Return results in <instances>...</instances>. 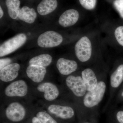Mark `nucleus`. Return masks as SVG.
<instances>
[{"label": "nucleus", "mask_w": 123, "mask_h": 123, "mask_svg": "<svg viewBox=\"0 0 123 123\" xmlns=\"http://www.w3.org/2000/svg\"><path fill=\"white\" fill-rule=\"evenodd\" d=\"M32 123H42L39 119L36 117H33L32 120Z\"/></svg>", "instance_id": "obj_26"}, {"label": "nucleus", "mask_w": 123, "mask_h": 123, "mask_svg": "<svg viewBox=\"0 0 123 123\" xmlns=\"http://www.w3.org/2000/svg\"><path fill=\"white\" fill-rule=\"evenodd\" d=\"M27 75L34 82L39 83L43 81L46 75L45 68L39 66L29 65L27 68Z\"/></svg>", "instance_id": "obj_13"}, {"label": "nucleus", "mask_w": 123, "mask_h": 123, "mask_svg": "<svg viewBox=\"0 0 123 123\" xmlns=\"http://www.w3.org/2000/svg\"><path fill=\"white\" fill-rule=\"evenodd\" d=\"M25 112L24 107L16 102L10 104L6 111L7 118L13 122H19L22 120L25 116Z\"/></svg>", "instance_id": "obj_7"}, {"label": "nucleus", "mask_w": 123, "mask_h": 123, "mask_svg": "<svg viewBox=\"0 0 123 123\" xmlns=\"http://www.w3.org/2000/svg\"><path fill=\"white\" fill-rule=\"evenodd\" d=\"M113 5L120 17L123 18V0H115Z\"/></svg>", "instance_id": "obj_23"}, {"label": "nucleus", "mask_w": 123, "mask_h": 123, "mask_svg": "<svg viewBox=\"0 0 123 123\" xmlns=\"http://www.w3.org/2000/svg\"><path fill=\"white\" fill-rule=\"evenodd\" d=\"M66 85L77 97L85 96L87 92L84 80L80 76H69L66 80Z\"/></svg>", "instance_id": "obj_5"}, {"label": "nucleus", "mask_w": 123, "mask_h": 123, "mask_svg": "<svg viewBox=\"0 0 123 123\" xmlns=\"http://www.w3.org/2000/svg\"><path fill=\"white\" fill-rule=\"evenodd\" d=\"M27 92V85L23 80L12 82L5 90V93L8 97H23L26 95Z\"/></svg>", "instance_id": "obj_6"}, {"label": "nucleus", "mask_w": 123, "mask_h": 123, "mask_svg": "<svg viewBox=\"0 0 123 123\" xmlns=\"http://www.w3.org/2000/svg\"><path fill=\"white\" fill-rule=\"evenodd\" d=\"M123 81V64L118 66L110 77V84L112 88H118Z\"/></svg>", "instance_id": "obj_18"}, {"label": "nucleus", "mask_w": 123, "mask_h": 123, "mask_svg": "<svg viewBox=\"0 0 123 123\" xmlns=\"http://www.w3.org/2000/svg\"><path fill=\"white\" fill-rule=\"evenodd\" d=\"M37 14L34 9L24 6L20 9L18 18L20 20L29 24L34 22Z\"/></svg>", "instance_id": "obj_16"}, {"label": "nucleus", "mask_w": 123, "mask_h": 123, "mask_svg": "<svg viewBox=\"0 0 123 123\" xmlns=\"http://www.w3.org/2000/svg\"><path fill=\"white\" fill-rule=\"evenodd\" d=\"M63 40V37L61 35L53 31H48L39 36L37 43L41 47L49 48L59 46Z\"/></svg>", "instance_id": "obj_4"}, {"label": "nucleus", "mask_w": 123, "mask_h": 123, "mask_svg": "<svg viewBox=\"0 0 123 123\" xmlns=\"http://www.w3.org/2000/svg\"><path fill=\"white\" fill-rule=\"evenodd\" d=\"M11 62V59L10 58H5L0 60V69L1 70L6 66L10 64Z\"/></svg>", "instance_id": "obj_24"}, {"label": "nucleus", "mask_w": 123, "mask_h": 123, "mask_svg": "<svg viewBox=\"0 0 123 123\" xmlns=\"http://www.w3.org/2000/svg\"><path fill=\"white\" fill-rule=\"evenodd\" d=\"M82 78L84 82L87 91L93 90L98 85V81L94 71L90 68L84 69L81 73Z\"/></svg>", "instance_id": "obj_14"}, {"label": "nucleus", "mask_w": 123, "mask_h": 123, "mask_svg": "<svg viewBox=\"0 0 123 123\" xmlns=\"http://www.w3.org/2000/svg\"><path fill=\"white\" fill-rule=\"evenodd\" d=\"M0 18H1L3 17V15H4V13L2 8H1V6L0 7Z\"/></svg>", "instance_id": "obj_27"}, {"label": "nucleus", "mask_w": 123, "mask_h": 123, "mask_svg": "<svg viewBox=\"0 0 123 123\" xmlns=\"http://www.w3.org/2000/svg\"><path fill=\"white\" fill-rule=\"evenodd\" d=\"M52 61V57L47 54H42L31 58L29 62V65L47 67Z\"/></svg>", "instance_id": "obj_17"}, {"label": "nucleus", "mask_w": 123, "mask_h": 123, "mask_svg": "<svg viewBox=\"0 0 123 123\" xmlns=\"http://www.w3.org/2000/svg\"><path fill=\"white\" fill-rule=\"evenodd\" d=\"M114 34L117 41L123 47V26L117 27L115 30Z\"/></svg>", "instance_id": "obj_22"}, {"label": "nucleus", "mask_w": 123, "mask_h": 123, "mask_svg": "<svg viewBox=\"0 0 123 123\" xmlns=\"http://www.w3.org/2000/svg\"><path fill=\"white\" fill-rule=\"evenodd\" d=\"M81 5L84 8L88 10H92L95 7L97 0H79Z\"/></svg>", "instance_id": "obj_21"}, {"label": "nucleus", "mask_w": 123, "mask_h": 123, "mask_svg": "<svg viewBox=\"0 0 123 123\" xmlns=\"http://www.w3.org/2000/svg\"><path fill=\"white\" fill-rule=\"evenodd\" d=\"M56 67L61 74L68 75L76 71L78 64L75 61L61 58L57 60Z\"/></svg>", "instance_id": "obj_12"}, {"label": "nucleus", "mask_w": 123, "mask_h": 123, "mask_svg": "<svg viewBox=\"0 0 123 123\" xmlns=\"http://www.w3.org/2000/svg\"><path fill=\"white\" fill-rule=\"evenodd\" d=\"M106 89V85L105 82L98 81L96 88L93 90L87 91L84 96V106L88 108H92L98 105L103 99Z\"/></svg>", "instance_id": "obj_1"}, {"label": "nucleus", "mask_w": 123, "mask_h": 123, "mask_svg": "<svg viewBox=\"0 0 123 123\" xmlns=\"http://www.w3.org/2000/svg\"><path fill=\"white\" fill-rule=\"evenodd\" d=\"M6 6L9 16L13 19L18 17L20 9V1L19 0H6Z\"/></svg>", "instance_id": "obj_19"}, {"label": "nucleus", "mask_w": 123, "mask_h": 123, "mask_svg": "<svg viewBox=\"0 0 123 123\" xmlns=\"http://www.w3.org/2000/svg\"><path fill=\"white\" fill-rule=\"evenodd\" d=\"M117 119L119 123H123V111H119L116 115Z\"/></svg>", "instance_id": "obj_25"}, {"label": "nucleus", "mask_w": 123, "mask_h": 123, "mask_svg": "<svg viewBox=\"0 0 123 123\" xmlns=\"http://www.w3.org/2000/svg\"><path fill=\"white\" fill-rule=\"evenodd\" d=\"M75 54L80 61L85 62L90 59L92 53V47L90 40L86 36L81 38L75 46Z\"/></svg>", "instance_id": "obj_2"}, {"label": "nucleus", "mask_w": 123, "mask_h": 123, "mask_svg": "<svg viewBox=\"0 0 123 123\" xmlns=\"http://www.w3.org/2000/svg\"><path fill=\"white\" fill-rule=\"evenodd\" d=\"M39 91L44 92V98L48 101L55 100L59 96V92L56 86L50 82H45L38 86Z\"/></svg>", "instance_id": "obj_11"}, {"label": "nucleus", "mask_w": 123, "mask_h": 123, "mask_svg": "<svg viewBox=\"0 0 123 123\" xmlns=\"http://www.w3.org/2000/svg\"><path fill=\"white\" fill-rule=\"evenodd\" d=\"M48 110L52 114L64 119L72 118L75 115L73 109L67 106L52 104L49 106Z\"/></svg>", "instance_id": "obj_9"}, {"label": "nucleus", "mask_w": 123, "mask_h": 123, "mask_svg": "<svg viewBox=\"0 0 123 123\" xmlns=\"http://www.w3.org/2000/svg\"><path fill=\"white\" fill-rule=\"evenodd\" d=\"M26 40L25 35L21 33L5 42L0 47V56H4L17 50L25 43Z\"/></svg>", "instance_id": "obj_3"}, {"label": "nucleus", "mask_w": 123, "mask_h": 123, "mask_svg": "<svg viewBox=\"0 0 123 123\" xmlns=\"http://www.w3.org/2000/svg\"><path fill=\"white\" fill-rule=\"evenodd\" d=\"M122 96H123V93H122Z\"/></svg>", "instance_id": "obj_29"}, {"label": "nucleus", "mask_w": 123, "mask_h": 123, "mask_svg": "<svg viewBox=\"0 0 123 123\" xmlns=\"http://www.w3.org/2000/svg\"><path fill=\"white\" fill-rule=\"evenodd\" d=\"M91 123V122H84V123Z\"/></svg>", "instance_id": "obj_28"}, {"label": "nucleus", "mask_w": 123, "mask_h": 123, "mask_svg": "<svg viewBox=\"0 0 123 123\" xmlns=\"http://www.w3.org/2000/svg\"><path fill=\"white\" fill-rule=\"evenodd\" d=\"M20 68V65L17 63L11 64L6 66L0 70V79L5 82L13 80L18 77Z\"/></svg>", "instance_id": "obj_8"}, {"label": "nucleus", "mask_w": 123, "mask_h": 123, "mask_svg": "<svg viewBox=\"0 0 123 123\" xmlns=\"http://www.w3.org/2000/svg\"><path fill=\"white\" fill-rule=\"evenodd\" d=\"M57 5V0H42L38 6V13L40 15H47L55 11Z\"/></svg>", "instance_id": "obj_15"}, {"label": "nucleus", "mask_w": 123, "mask_h": 123, "mask_svg": "<svg viewBox=\"0 0 123 123\" xmlns=\"http://www.w3.org/2000/svg\"><path fill=\"white\" fill-rule=\"evenodd\" d=\"M79 18V13L77 10L70 9L65 11L59 18V23L64 27L72 26L76 23Z\"/></svg>", "instance_id": "obj_10"}, {"label": "nucleus", "mask_w": 123, "mask_h": 123, "mask_svg": "<svg viewBox=\"0 0 123 123\" xmlns=\"http://www.w3.org/2000/svg\"><path fill=\"white\" fill-rule=\"evenodd\" d=\"M36 116L42 123H57L52 117L46 112L40 111L38 112Z\"/></svg>", "instance_id": "obj_20"}]
</instances>
